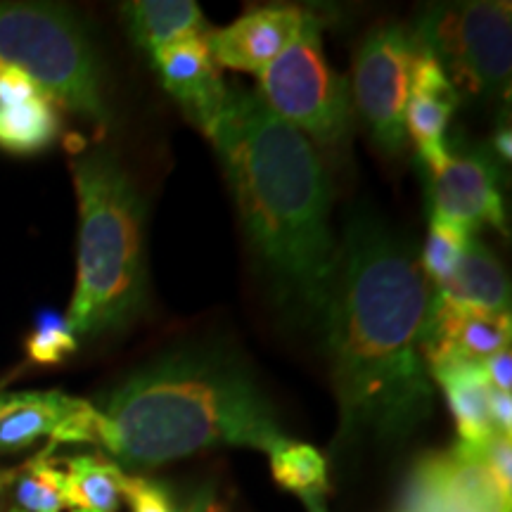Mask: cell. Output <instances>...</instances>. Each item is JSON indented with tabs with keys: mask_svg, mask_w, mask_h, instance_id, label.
<instances>
[{
	"mask_svg": "<svg viewBox=\"0 0 512 512\" xmlns=\"http://www.w3.org/2000/svg\"><path fill=\"white\" fill-rule=\"evenodd\" d=\"M432 290L413 247L380 221H349L325 309L342 432L411 434L432 411L422 358Z\"/></svg>",
	"mask_w": 512,
	"mask_h": 512,
	"instance_id": "cell-1",
	"label": "cell"
},
{
	"mask_svg": "<svg viewBox=\"0 0 512 512\" xmlns=\"http://www.w3.org/2000/svg\"><path fill=\"white\" fill-rule=\"evenodd\" d=\"M290 439L252 370L233 351L181 347L119 382L100 406L86 401L55 444L100 446L138 470L219 446L271 453Z\"/></svg>",
	"mask_w": 512,
	"mask_h": 512,
	"instance_id": "cell-2",
	"label": "cell"
},
{
	"mask_svg": "<svg viewBox=\"0 0 512 512\" xmlns=\"http://www.w3.org/2000/svg\"><path fill=\"white\" fill-rule=\"evenodd\" d=\"M242 228L275 287L297 306L325 313L337 266L330 185L302 131L252 91H228L209 126Z\"/></svg>",
	"mask_w": 512,
	"mask_h": 512,
	"instance_id": "cell-3",
	"label": "cell"
},
{
	"mask_svg": "<svg viewBox=\"0 0 512 512\" xmlns=\"http://www.w3.org/2000/svg\"><path fill=\"white\" fill-rule=\"evenodd\" d=\"M72 178L79 200V261L67 323L76 339L121 332L147 302L143 197L107 147L74 155Z\"/></svg>",
	"mask_w": 512,
	"mask_h": 512,
	"instance_id": "cell-4",
	"label": "cell"
},
{
	"mask_svg": "<svg viewBox=\"0 0 512 512\" xmlns=\"http://www.w3.org/2000/svg\"><path fill=\"white\" fill-rule=\"evenodd\" d=\"M0 69L27 74L57 105L110 126L102 69L79 17L48 3L0 5Z\"/></svg>",
	"mask_w": 512,
	"mask_h": 512,
	"instance_id": "cell-5",
	"label": "cell"
},
{
	"mask_svg": "<svg viewBox=\"0 0 512 512\" xmlns=\"http://www.w3.org/2000/svg\"><path fill=\"white\" fill-rule=\"evenodd\" d=\"M418 48L441 64L453 88L508 98L512 76L510 3L467 0L439 3L420 12L411 31Z\"/></svg>",
	"mask_w": 512,
	"mask_h": 512,
	"instance_id": "cell-6",
	"label": "cell"
},
{
	"mask_svg": "<svg viewBox=\"0 0 512 512\" xmlns=\"http://www.w3.org/2000/svg\"><path fill=\"white\" fill-rule=\"evenodd\" d=\"M323 22L309 12L292 43L264 69L259 98L320 145H339L349 133V83L323 53Z\"/></svg>",
	"mask_w": 512,
	"mask_h": 512,
	"instance_id": "cell-7",
	"label": "cell"
},
{
	"mask_svg": "<svg viewBox=\"0 0 512 512\" xmlns=\"http://www.w3.org/2000/svg\"><path fill=\"white\" fill-rule=\"evenodd\" d=\"M415 50L418 46L411 31L399 24H387L375 29L356 55V107L375 143L389 155H396L406 145L403 114L411 95Z\"/></svg>",
	"mask_w": 512,
	"mask_h": 512,
	"instance_id": "cell-8",
	"label": "cell"
},
{
	"mask_svg": "<svg viewBox=\"0 0 512 512\" xmlns=\"http://www.w3.org/2000/svg\"><path fill=\"white\" fill-rule=\"evenodd\" d=\"M401 512H510L482 453L456 444L415 465Z\"/></svg>",
	"mask_w": 512,
	"mask_h": 512,
	"instance_id": "cell-9",
	"label": "cell"
},
{
	"mask_svg": "<svg viewBox=\"0 0 512 512\" xmlns=\"http://www.w3.org/2000/svg\"><path fill=\"white\" fill-rule=\"evenodd\" d=\"M432 214L458 223L472 235L484 223L508 233L503 197L498 192V166L489 152L467 150L451 155L444 169L432 176Z\"/></svg>",
	"mask_w": 512,
	"mask_h": 512,
	"instance_id": "cell-10",
	"label": "cell"
},
{
	"mask_svg": "<svg viewBox=\"0 0 512 512\" xmlns=\"http://www.w3.org/2000/svg\"><path fill=\"white\" fill-rule=\"evenodd\" d=\"M306 15L309 12L294 8V5L249 10L230 27L209 31V53L214 57L216 67L221 64L235 72L261 76L268 64L299 34Z\"/></svg>",
	"mask_w": 512,
	"mask_h": 512,
	"instance_id": "cell-11",
	"label": "cell"
},
{
	"mask_svg": "<svg viewBox=\"0 0 512 512\" xmlns=\"http://www.w3.org/2000/svg\"><path fill=\"white\" fill-rule=\"evenodd\" d=\"M458 102V88H453V83L448 81L441 64L427 50H415L411 95H408L406 114H403V126L418 147L422 164H427L432 176L439 174L451 159L446 145V128L451 124Z\"/></svg>",
	"mask_w": 512,
	"mask_h": 512,
	"instance_id": "cell-12",
	"label": "cell"
},
{
	"mask_svg": "<svg viewBox=\"0 0 512 512\" xmlns=\"http://www.w3.org/2000/svg\"><path fill=\"white\" fill-rule=\"evenodd\" d=\"M162 86L181 102L185 114L202 128L204 133L219 117L228 88L209 53L207 34L190 36L171 43L152 55Z\"/></svg>",
	"mask_w": 512,
	"mask_h": 512,
	"instance_id": "cell-13",
	"label": "cell"
},
{
	"mask_svg": "<svg viewBox=\"0 0 512 512\" xmlns=\"http://www.w3.org/2000/svg\"><path fill=\"white\" fill-rule=\"evenodd\" d=\"M46 91L17 69H0V150L36 155L60 136V110Z\"/></svg>",
	"mask_w": 512,
	"mask_h": 512,
	"instance_id": "cell-14",
	"label": "cell"
},
{
	"mask_svg": "<svg viewBox=\"0 0 512 512\" xmlns=\"http://www.w3.org/2000/svg\"><path fill=\"white\" fill-rule=\"evenodd\" d=\"M83 399L50 392H10L0 396V456L24 451L36 441L50 439L60 427L79 413Z\"/></svg>",
	"mask_w": 512,
	"mask_h": 512,
	"instance_id": "cell-15",
	"label": "cell"
},
{
	"mask_svg": "<svg viewBox=\"0 0 512 512\" xmlns=\"http://www.w3.org/2000/svg\"><path fill=\"white\" fill-rule=\"evenodd\" d=\"M430 375L444 389L448 406L458 425L460 446L482 453L494 437L489 399L491 382L482 361H451L430 368Z\"/></svg>",
	"mask_w": 512,
	"mask_h": 512,
	"instance_id": "cell-16",
	"label": "cell"
},
{
	"mask_svg": "<svg viewBox=\"0 0 512 512\" xmlns=\"http://www.w3.org/2000/svg\"><path fill=\"white\" fill-rule=\"evenodd\" d=\"M434 299L486 313H510V283L496 254L482 242L472 238L456 273L437 287Z\"/></svg>",
	"mask_w": 512,
	"mask_h": 512,
	"instance_id": "cell-17",
	"label": "cell"
},
{
	"mask_svg": "<svg viewBox=\"0 0 512 512\" xmlns=\"http://www.w3.org/2000/svg\"><path fill=\"white\" fill-rule=\"evenodd\" d=\"M121 15L133 43L150 57L181 38L211 31L202 8L192 0H136L121 5Z\"/></svg>",
	"mask_w": 512,
	"mask_h": 512,
	"instance_id": "cell-18",
	"label": "cell"
},
{
	"mask_svg": "<svg viewBox=\"0 0 512 512\" xmlns=\"http://www.w3.org/2000/svg\"><path fill=\"white\" fill-rule=\"evenodd\" d=\"M121 470L102 456H74L64 470V503L69 512H117L121 508Z\"/></svg>",
	"mask_w": 512,
	"mask_h": 512,
	"instance_id": "cell-19",
	"label": "cell"
},
{
	"mask_svg": "<svg viewBox=\"0 0 512 512\" xmlns=\"http://www.w3.org/2000/svg\"><path fill=\"white\" fill-rule=\"evenodd\" d=\"M55 448L57 444L50 441L41 453L17 467L8 508L17 512H62L67 508L64 470L53 460Z\"/></svg>",
	"mask_w": 512,
	"mask_h": 512,
	"instance_id": "cell-20",
	"label": "cell"
},
{
	"mask_svg": "<svg viewBox=\"0 0 512 512\" xmlns=\"http://www.w3.org/2000/svg\"><path fill=\"white\" fill-rule=\"evenodd\" d=\"M268 456H271L273 479L283 489L292 491L299 498L328 496V465L316 448L287 439L283 446H278Z\"/></svg>",
	"mask_w": 512,
	"mask_h": 512,
	"instance_id": "cell-21",
	"label": "cell"
},
{
	"mask_svg": "<svg viewBox=\"0 0 512 512\" xmlns=\"http://www.w3.org/2000/svg\"><path fill=\"white\" fill-rule=\"evenodd\" d=\"M472 233L458 223L444 219V216L432 214L430 235H427L425 252H422V273L434 285H444L463 259L467 245H470Z\"/></svg>",
	"mask_w": 512,
	"mask_h": 512,
	"instance_id": "cell-22",
	"label": "cell"
},
{
	"mask_svg": "<svg viewBox=\"0 0 512 512\" xmlns=\"http://www.w3.org/2000/svg\"><path fill=\"white\" fill-rule=\"evenodd\" d=\"M24 349L38 366H60L62 361H67V356H72L79 349V339L69 328L67 316L48 309L36 316L34 330L29 332Z\"/></svg>",
	"mask_w": 512,
	"mask_h": 512,
	"instance_id": "cell-23",
	"label": "cell"
},
{
	"mask_svg": "<svg viewBox=\"0 0 512 512\" xmlns=\"http://www.w3.org/2000/svg\"><path fill=\"white\" fill-rule=\"evenodd\" d=\"M121 498H126L131 512H183L162 484L126 472L121 475Z\"/></svg>",
	"mask_w": 512,
	"mask_h": 512,
	"instance_id": "cell-24",
	"label": "cell"
},
{
	"mask_svg": "<svg viewBox=\"0 0 512 512\" xmlns=\"http://www.w3.org/2000/svg\"><path fill=\"white\" fill-rule=\"evenodd\" d=\"M482 460L489 470L491 479H494L498 494L503 496V501L510 505L512 501V444L510 437L503 434H494L489 444L484 446Z\"/></svg>",
	"mask_w": 512,
	"mask_h": 512,
	"instance_id": "cell-25",
	"label": "cell"
},
{
	"mask_svg": "<svg viewBox=\"0 0 512 512\" xmlns=\"http://www.w3.org/2000/svg\"><path fill=\"white\" fill-rule=\"evenodd\" d=\"M486 375H489L491 387L498 392H510L512 387V354L510 349H503L484 361Z\"/></svg>",
	"mask_w": 512,
	"mask_h": 512,
	"instance_id": "cell-26",
	"label": "cell"
},
{
	"mask_svg": "<svg viewBox=\"0 0 512 512\" xmlns=\"http://www.w3.org/2000/svg\"><path fill=\"white\" fill-rule=\"evenodd\" d=\"M489 411H491V422H494L496 434L510 437V434H512V399H510V392H498V389L491 387Z\"/></svg>",
	"mask_w": 512,
	"mask_h": 512,
	"instance_id": "cell-27",
	"label": "cell"
},
{
	"mask_svg": "<svg viewBox=\"0 0 512 512\" xmlns=\"http://www.w3.org/2000/svg\"><path fill=\"white\" fill-rule=\"evenodd\" d=\"M494 147L498 152V157L503 159L505 164L512 162V131H510V121H501L494 133Z\"/></svg>",
	"mask_w": 512,
	"mask_h": 512,
	"instance_id": "cell-28",
	"label": "cell"
},
{
	"mask_svg": "<svg viewBox=\"0 0 512 512\" xmlns=\"http://www.w3.org/2000/svg\"><path fill=\"white\" fill-rule=\"evenodd\" d=\"M219 498H216L211 491H200L192 501L185 505V508H181L183 512H216V508H219Z\"/></svg>",
	"mask_w": 512,
	"mask_h": 512,
	"instance_id": "cell-29",
	"label": "cell"
},
{
	"mask_svg": "<svg viewBox=\"0 0 512 512\" xmlns=\"http://www.w3.org/2000/svg\"><path fill=\"white\" fill-rule=\"evenodd\" d=\"M15 477H17V467L0 470V512L8 510L10 491H12V484H15Z\"/></svg>",
	"mask_w": 512,
	"mask_h": 512,
	"instance_id": "cell-30",
	"label": "cell"
},
{
	"mask_svg": "<svg viewBox=\"0 0 512 512\" xmlns=\"http://www.w3.org/2000/svg\"><path fill=\"white\" fill-rule=\"evenodd\" d=\"M306 510L309 512H328V508H325V498L323 496H309V498H302Z\"/></svg>",
	"mask_w": 512,
	"mask_h": 512,
	"instance_id": "cell-31",
	"label": "cell"
},
{
	"mask_svg": "<svg viewBox=\"0 0 512 512\" xmlns=\"http://www.w3.org/2000/svg\"><path fill=\"white\" fill-rule=\"evenodd\" d=\"M216 512H226V508H223V505H219V508H216Z\"/></svg>",
	"mask_w": 512,
	"mask_h": 512,
	"instance_id": "cell-32",
	"label": "cell"
}]
</instances>
